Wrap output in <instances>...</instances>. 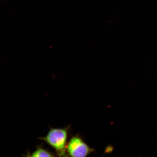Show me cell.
<instances>
[{"mask_svg": "<svg viewBox=\"0 0 157 157\" xmlns=\"http://www.w3.org/2000/svg\"><path fill=\"white\" fill-rule=\"evenodd\" d=\"M32 157H52L54 156L52 154L45 149L38 148L31 154Z\"/></svg>", "mask_w": 157, "mask_h": 157, "instance_id": "3957f363", "label": "cell"}, {"mask_svg": "<svg viewBox=\"0 0 157 157\" xmlns=\"http://www.w3.org/2000/svg\"><path fill=\"white\" fill-rule=\"evenodd\" d=\"M67 136L66 129L52 128L46 136L40 139L54 148L59 155L64 156Z\"/></svg>", "mask_w": 157, "mask_h": 157, "instance_id": "6da1fadb", "label": "cell"}, {"mask_svg": "<svg viewBox=\"0 0 157 157\" xmlns=\"http://www.w3.org/2000/svg\"><path fill=\"white\" fill-rule=\"evenodd\" d=\"M69 154L72 157H85L92 150L79 137H75L71 139L68 145Z\"/></svg>", "mask_w": 157, "mask_h": 157, "instance_id": "7a4b0ae2", "label": "cell"}]
</instances>
